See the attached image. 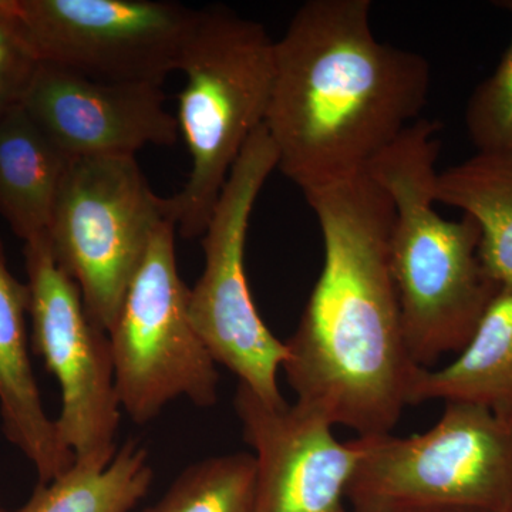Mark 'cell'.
<instances>
[{
    "instance_id": "obj_16",
    "label": "cell",
    "mask_w": 512,
    "mask_h": 512,
    "mask_svg": "<svg viewBox=\"0 0 512 512\" xmlns=\"http://www.w3.org/2000/svg\"><path fill=\"white\" fill-rule=\"evenodd\" d=\"M436 201L477 222L485 272L498 286H512V147L477 151L441 171Z\"/></svg>"
},
{
    "instance_id": "obj_2",
    "label": "cell",
    "mask_w": 512,
    "mask_h": 512,
    "mask_svg": "<svg viewBox=\"0 0 512 512\" xmlns=\"http://www.w3.org/2000/svg\"><path fill=\"white\" fill-rule=\"evenodd\" d=\"M370 0H309L275 40L265 127L278 168L302 192L367 170L429 96L430 64L380 42Z\"/></svg>"
},
{
    "instance_id": "obj_15",
    "label": "cell",
    "mask_w": 512,
    "mask_h": 512,
    "mask_svg": "<svg viewBox=\"0 0 512 512\" xmlns=\"http://www.w3.org/2000/svg\"><path fill=\"white\" fill-rule=\"evenodd\" d=\"M70 161L23 107L0 119V215L23 242L47 234Z\"/></svg>"
},
{
    "instance_id": "obj_12",
    "label": "cell",
    "mask_w": 512,
    "mask_h": 512,
    "mask_svg": "<svg viewBox=\"0 0 512 512\" xmlns=\"http://www.w3.org/2000/svg\"><path fill=\"white\" fill-rule=\"evenodd\" d=\"M158 84L104 82L42 63L23 109L70 160L136 157L177 143V119Z\"/></svg>"
},
{
    "instance_id": "obj_18",
    "label": "cell",
    "mask_w": 512,
    "mask_h": 512,
    "mask_svg": "<svg viewBox=\"0 0 512 512\" xmlns=\"http://www.w3.org/2000/svg\"><path fill=\"white\" fill-rule=\"evenodd\" d=\"M255 478L252 454L207 458L185 468L144 512H254Z\"/></svg>"
},
{
    "instance_id": "obj_14",
    "label": "cell",
    "mask_w": 512,
    "mask_h": 512,
    "mask_svg": "<svg viewBox=\"0 0 512 512\" xmlns=\"http://www.w3.org/2000/svg\"><path fill=\"white\" fill-rule=\"evenodd\" d=\"M441 400L481 404L512 416V286H500L456 359L417 367L409 406Z\"/></svg>"
},
{
    "instance_id": "obj_5",
    "label": "cell",
    "mask_w": 512,
    "mask_h": 512,
    "mask_svg": "<svg viewBox=\"0 0 512 512\" xmlns=\"http://www.w3.org/2000/svg\"><path fill=\"white\" fill-rule=\"evenodd\" d=\"M431 429L360 437L350 481L353 512H507L512 501V416L444 403Z\"/></svg>"
},
{
    "instance_id": "obj_9",
    "label": "cell",
    "mask_w": 512,
    "mask_h": 512,
    "mask_svg": "<svg viewBox=\"0 0 512 512\" xmlns=\"http://www.w3.org/2000/svg\"><path fill=\"white\" fill-rule=\"evenodd\" d=\"M33 352L62 392L56 426L76 461L106 467L117 453L121 406L109 333L84 306L76 282L57 264L47 235L25 242Z\"/></svg>"
},
{
    "instance_id": "obj_13",
    "label": "cell",
    "mask_w": 512,
    "mask_h": 512,
    "mask_svg": "<svg viewBox=\"0 0 512 512\" xmlns=\"http://www.w3.org/2000/svg\"><path fill=\"white\" fill-rule=\"evenodd\" d=\"M29 289L10 272L0 239V416L6 439L49 483L72 467L56 421L47 416L29 356Z\"/></svg>"
},
{
    "instance_id": "obj_7",
    "label": "cell",
    "mask_w": 512,
    "mask_h": 512,
    "mask_svg": "<svg viewBox=\"0 0 512 512\" xmlns=\"http://www.w3.org/2000/svg\"><path fill=\"white\" fill-rule=\"evenodd\" d=\"M276 165L264 124L249 138L221 192L202 235L204 271L188 296L192 325L215 363L272 406L285 403L278 373L286 346L256 309L245 272V244L255 202Z\"/></svg>"
},
{
    "instance_id": "obj_17",
    "label": "cell",
    "mask_w": 512,
    "mask_h": 512,
    "mask_svg": "<svg viewBox=\"0 0 512 512\" xmlns=\"http://www.w3.org/2000/svg\"><path fill=\"white\" fill-rule=\"evenodd\" d=\"M151 483L148 451L130 440L106 467L74 461L49 483H39L19 512H130Z\"/></svg>"
},
{
    "instance_id": "obj_4",
    "label": "cell",
    "mask_w": 512,
    "mask_h": 512,
    "mask_svg": "<svg viewBox=\"0 0 512 512\" xmlns=\"http://www.w3.org/2000/svg\"><path fill=\"white\" fill-rule=\"evenodd\" d=\"M178 130L191 170L183 190L165 198L184 238L204 235L232 168L265 124L275 74V40L255 20L221 6L197 10L180 67Z\"/></svg>"
},
{
    "instance_id": "obj_10",
    "label": "cell",
    "mask_w": 512,
    "mask_h": 512,
    "mask_svg": "<svg viewBox=\"0 0 512 512\" xmlns=\"http://www.w3.org/2000/svg\"><path fill=\"white\" fill-rule=\"evenodd\" d=\"M40 62L104 82L163 84L197 10L163 0H18Z\"/></svg>"
},
{
    "instance_id": "obj_23",
    "label": "cell",
    "mask_w": 512,
    "mask_h": 512,
    "mask_svg": "<svg viewBox=\"0 0 512 512\" xmlns=\"http://www.w3.org/2000/svg\"><path fill=\"white\" fill-rule=\"evenodd\" d=\"M507 512H512V501H511L510 508H508V511H507Z\"/></svg>"
},
{
    "instance_id": "obj_11",
    "label": "cell",
    "mask_w": 512,
    "mask_h": 512,
    "mask_svg": "<svg viewBox=\"0 0 512 512\" xmlns=\"http://www.w3.org/2000/svg\"><path fill=\"white\" fill-rule=\"evenodd\" d=\"M234 406L254 450V512H345L360 437L342 443L318 413L298 403L272 406L241 383Z\"/></svg>"
},
{
    "instance_id": "obj_20",
    "label": "cell",
    "mask_w": 512,
    "mask_h": 512,
    "mask_svg": "<svg viewBox=\"0 0 512 512\" xmlns=\"http://www.w3.org/2000/svg\"><path fill=\"white\" fill-rule=\"evenodd\" d=\"M40 62L18 12V0L0 5V119L23 106Z\"/></svg>"
},
{
    "instance_id": "obj_6",
    "label": "cell",
    "mask_w": 512,
    "mask_h": 512,
    "mask_svg": "<svg viewBox=\"0 0 512 512\" xmlns=\"http://www.w3.org/2000/svg\"><path fill=\"white\" fill-rule=\"evenodd\" d=\"M165 220L167 202L151 190L136 157L70 161L46 235L90 318L107 333Z\"/></svg>"
},
{
    "instance_id": "obj_21",
    "label": "cell",
    "mask_w": 512,
    "mask_h": 512,
    "mask_svg": "<svg viewBox=\"0 0 512 512\" xmlns=\"http://www.w3.org/2000/svg\"><path fill=\"white\" fill-rule=\"evenodd\" d=\"M392 512H476V511H392Z\"/></svg>"
},
{
    "instance_id": "obj_24",
    "label": "cell",
    "mask_w": 512,
    "mask_h": 512,
    "mask_svg": "<svg viewBox=\"0 0 512 512\" xmlns=\"http://www.w3.org/2000/svg\"><path fill=\"white\" fill-rule=\"evenodd\" d=\"M3 0H0V5H2Z\"/></svg>"
},
{
    "instance_id": "obj_1",
    "label": "cell",
    "mask_w": 512,
    "mask_h": 512,
    "mask_svg": "<svg viewBox=\"0 0 512 512\" xmlns=\"http://www.w3.org/2000/svg\"><path fill=\"white\" fill-rule=\"evenodd\" d=\"M325 262L284 370L299 406L356 437L392 433L417 365L404 340L389 261L393 202L369 171L303 192Z\"/></svg>"
},
{
    "instance_id": "obj_3",
    "label": "cell",
    "mask_w": 512,
    "mask_h": 512,
    "mask_svg": "<svg viewBox=\"0 0 512 512\" xmlns=\"http://www.w3.org/2000/svg\"><path fill=\"white\" fill-rule=\"evenodd\" d=\"M439 130L417 120L367 167L393 202L390 271L407 350L426 369L466 346L500 288L481 264L477 222L444 220L434 208Z\"/></svg>"
},
{
    "instance_id": "obj_8",
    "label": "cell",
    "mask_w": 512,
    "mask_h": 512,
    "mask_svg": "<svg viewBox=\"0 0 512 512\" xmlns=\"http://www.w3.org/2000/svg\"><path fill=\"white\" fill-rule=\"evenodd\" d=\"M175 228L165 220L154 231L109 332L121 410L138 424L157 419L181 397L198 407L218 403L220 375L191 322Z\"/></svg>"
},
{
    "instance_id": "obj_19",
    "label": "cell",
    "mask_w": 512,
    "mask_h": 512,
    "mask_svg": "<svg viewBox=\"0 0 512 512\" xmlns=\"http://www.w3.org/2000/svg\"><path fill=\"white\" fill-rule=\"evenodd\" d=\"M501 5L512 13V2ZM466 127L478 151L512 147V39L493 74L471 94Z\"/></svg>"
},
{
    "instance_id": "obj_22",
    "label": "cell",
    "mask_w": 512,
    "mask_h": 512,
    "mask_svg": "<svg viewBox=\"0 0 512 512\" xmlns=\"http://www.w3.org/2000/svg\"><path fill=\"white\" fill-rule=\"evenodd\" d=\"M0 512H6L5 508H3L2 501H0Z\"/></svg>"
}]
</instances>
